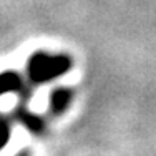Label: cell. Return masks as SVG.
Returning <instances> with one entry per match:
<instances>
[{
    "label": "cell",
    "instance_id": "7a4b0ae2",
    "mask_svg": "<svg viewBox=\"0 0 156 156\" xmlns=\"http://www.w3.org/2000/svg\"><path fill=\"white\" fill-rule=\"evenodd\" d=\"M12 120L15 121V123L22 125L27 131H30L32 135H35V136H43L48 129L47 120L42 118L40 115L33 113L32 110H28L27 103L18 101V105L12 111Z\"/></svg>",
    "mask_w": 156,
    "mask_h": 156
},
{
    "label": "cell",
    "instance_id": "5b68a950",
    "mask_svg": "<svg viewBox=\"0 0 156 156\" xmlns=\"http://www.w3.org/2000/svg\"><path fill=\"white\" fill-rule=\"evenodd\" d=\"M12 116L0 115V151L9 144L10 138H12Z\"/></svg>",
    "mask_w": 156,
    "mask_h": 156
},
{
    "label": "cell",
    "instance_id": "8992f818",
    "mask_svg": "<svg viewBox=\"0 0 156 156\" xmlns=\"http://www.w3.org/2000/svg\"><path fill=\"white\" fill-rule=\"evenodd\" d=\"M15 156H28V151H25V150H23V151H20V153H17Z\"/></svg>",
    "mask_w": 156,
    "mask_h": 156
},
{
    "label": "cell",
    "instance_id": "3957f363",
    "mask_svg": "<svg viewBox=\"0 0 156 156\" xmlns=\"http://www.w3.org/2000/svg\"><path fill=\"white\" fill-rule=\"evenodd\" d=\"M73 96H75V91L73 88L68 87H57L50 91V96H48V111H50L51 116H60L63 115L68 106L72 105Z\"/></svg>",
    "mask_w": 156,
    "mask_h": 156
},
{
    "label": "cell",
    "instance_id": "6da1fadb",
    "mask_svg": "<svg viewBox=\"0 0 156 156\" xmlns=\"http://www.w3.org/2000/svg\"><path fill=\"white\" fill-rule=\"evenodd\" d=\"M73 60L66 53H48V51H35L27 60V81L33 87L50 83L72 70Z\"/></svg>",
    "mask_w": 156,
    "mask_h": 156
},
{
    "label": "cell",
    "instance_id": "277c9868",
    "mask_svg": "<svg viewBox=\"0 0 156 156\" xmlns=\"http://www.w3.org/2000/svg\"><path fill=\"white\" fill-rule=\"evenodd\" d=\"M23 85L25 78L13 70H7V72L0 73V96L7 93H18Z\"/></svg>",
    "mask_w": 156,
    "mask_h": 156
}]
</instances>
